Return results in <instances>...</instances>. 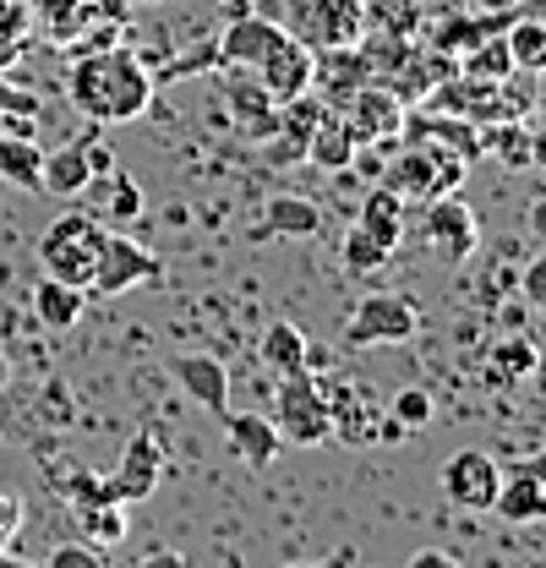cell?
Instances as JSON below:
<instances>
[{
	"label": "cell",
	"mask_w": 546,
	"mask_h": 568,
	"mask_svg": "<svg viewBox=\"0 0 546 568\" xmlns=\"http://www.w3.org/2000/svg\"><path fill=\"white\" fill-rule=\"evenodd\" d=\"M486 372H492L497 383H519V377H530V372H536V345H530V339H508V345L486 351Z\"/></svg>",
	"instance_id": "cell-31"
},
{
	"label": "cell",
	"mask_w": 546,
	"mask_h": 568,
	"mask_svg": "<svg viewBox=\"0 0 546 568\" xmlns=\"http://www.w3.org/2000/svg\"><path fill=\"white\" fill-rule=\"evenodd\" d=\"M17 530H22V497L0 487V547H6V541H17Z\"/></svg>",
	"instance_id": "cell-36"
},
{
	"label": "cell",
	"mask_w": 546,
	"mask_h": 568,
	"mask_svg": "<svg viewBox=\"0 0 546 568\" xmlns=\"http://www.w3.org/2000/svg\"><path fill=\"white\" fill-rule=\"evenodd\" d=\"M284 568H361V552H355V547H334V552L317 558V564H284Z\"/></svg>",
	"instance_id": "cell-39"
},
{
	"label": "cell",
	"mask_w": 546,
	"mask_h": 568,
	"mask_svg": "<svg viewBox=\"0 0 546 568\" xmlns=\"http://www.w3.org/2000/svg\"><path fill=\"white\" fill-rule=\"evenodd\" d=\"M67 99L71 110L93 126H121L136 121L153 104V77L136 61V50H88L67 71Z\"/></svg>",
	"instance_id": "cell-2"
},
{
	"label": "cell",
	"mask_w": 546,
	"mask_h": 568,
	"mask_svg": "<svg viewBox=\"0 0 546 568\" xmlns=\"http://www.w3.org/2000/svg\"><path fill=\"white\" fill-rule=\"evenodd\" d=\"M421 328L415 301L405 295H361L355 312L344 317V351H366V345H405Z\"/></svg>",
	"instance_id": "cell-8"
},
{
	"label": "cell",
	"mask_w": 546,
	"mask_h": 568,
	"mask_svg": "<svg viewBox=\"0 0 546 568\" xmlns=\"http://www.w3.org/2000/svg\"><path fill=\"white\" fill-rule=\"evenodd\" d=\"M71 519H77V530H82L93 547H121V541H127V503H115V497H104V503H77Z\"/></svg>",
	"instance_id": "cell-26"
},
{
	"label": "cell",
	"mask_w": 546,
	"mask_h": 568,
	"mask_svg": "<svg viewBox=\"0 0 546 568\" xmlns=\"http://www.w3.org/2000/svg\"><path fill=\"white\" fill-rule=\"evenodd\" d=\"M213 61L235 71H252L269 88L273 104L312 93V50L273 17H235L219 39H213Z\"/></svg>",
	"instance_id": "cell-1"
},
{
	"label": "cell",
	"mask_w": 546,
	"mask_h": 568,
	"mask_svg": "<svg viewBox=\"0 0 546 568\" xmlns=\"http://www.w3.org/2000/svg\"><path fill=\"white\" fill-rule=\"evenodd\" d=\"M273 432L284 448H317L328 443V388L306 372H290V377H273Z\"/></svg>",
	"instance_id": "cell-3"
},
{
	"label": "cell",
	"mask_w": 546,
	"mask_h": 568,
	"mask_svg": "<svg viewBox=\"0 0 546 568\" xmlns=\"http://www.w3.org/2000/svg\"><path fill=\"white\" fill-rule=\"evenodd\" d=\"M263 230L269 235H290V241H306L323 230V209L312 197H295V192H279L263 203Z\"/></svg>",
	"instance_id": "cell-24"
},
{
	"label": "cell",
	"mask_w": 546,
	"mask_h": 568,
	"mask_svg": "<svg viewBox=\"0 0 546 568\" xmlns=\"http://www.w3.org/2000/svg\"><path fill=\"white\" fill-rule=\"evenodd\" d=\"M508 71H514V61H508V44H503V39H481V50H471V55H465V77L503 82Z\"/></svg>",
	"instance_id": "cell-32"
},
{
	"label": "cell",
	"mask_w": 546,
	"mask_h": 568,
	"mask_svg": "<svg viewBox=\"0 0 546 568\" xmlns=\"http://www.w3.org/2000/svg\"><path fill=\"white\" fill-rule=\"evenodd\" d=\"M405 568H465V564H459L454 552H443V547H421V552H415Z\"/></svg>",
	"instance_id": "cell-37"
},
{
	"label": "cell",
	"mask_w": 546,
	"mask_h": 568,
	"mask_svg": "<svg viewBox=\"0 0 546 568\" xmlns=\"http://www.w3.org/2000/svg\"><path fill=\"white\" fill-rule=\"evenodd\" d=\"M159 280V257L136 241V235H121V230H110L104 235V252H99V268H93V295H127L136 284H153Z\"/></svg>",
	"instance_id": "cell-10"
},
{
	"label": "cell",
	"mask_w": 546,
	"mask_h": 568,
	"mask_svg": "<svg viewBox=\"0 0 546 568\" xmlns=\"http://www.w3.org/2000/svg\"><path fill=\"white\" fill-rule=\"evenodd\" d=\"M284 28L317 55L361 39V0H284Z\"/></svg>",
	"instance_id": "cell-7"
},
{
	"label": "cell",
	"mask_w": 546,
	"mask_h": 568,
	"mask_svg": "<svg viewBox=\"0 0 546 568\" xmlns=\"http://www.w3.org/2000/svg\"><path fill=\"white\" fill-rule=\"evenodd\" d=\"M525 470H530V476L542 481V493H546V448H542V454H530V459H525Z\"/></svg>",
	"instance_id": "cell-45"
},
{
	"label": "cell",
	"mask_w": 546,
	"mask_h": 568,
	"mask_svg": "<svg viewBox=\"0 0 546 568\" xmlns=\"http://www.w3.org/2000/svg\"><path fill=\"white\" fill-rule=\"evenodd\" d=\"M88 192H93V219H99L104 230H110V224H127V219L142 213V186H136V175H127V170L93 175Z\"/></svg>",
	"instance_id": "cell-20"
},
{
	"label": "cell",
	"mask_w": 546,
	"mask_h": 568,
	"mask_svg": "<svg viewBox=\"0 0 546 568\" xmlns=\"http://www.w3.org/2000/svg\"><path fill=\"white\" fill-rule=\"evenodd\" d=\"M22 93H28V88H17V82H11V77L0 71V115H6V110H11V104H17Z\"/></svg>",
	"instance_id": "cell-42"
},
{
	"label": "cell",
	"mask_w": 546,
	"mask_h": 568,
	"mask_svg": "<svg viewBox=\"0 0 546 568\" xmlns=\"http://www.w3.org/2000/svg\"><path fill=\"white\" fill-rule=\"evenodd\" d=\"M28 55V39H0V71H11Z\"/></svg>",
	"instance_id": "cell-41"
},
{
	"label": "cell",
	"mask_w": 546,
	"mask_h": 568,
	"mask_svg": "<svg viewBox=\"0 0 546 568\" xmlns=\"http://www.w3.org/2000/svg\"><path fill=\"white\" fill-rule=\"evenodd\" d=\"M530 164H542V170H546V121L530 132Z\"/></svg>",
	"instance_id": "cell-44"
},
{
	"label": "cell",
	"mask_w": 546,
	"mask_h": 568,
	"mask_svg": "<svg viewBox=\"0 0 546 568\" xmlns=\"http://www.w3.org/2000/svg\"><path fill=\"white\" fill-rule=\"evenodd\" d=\"M127 568H192V558H186V552L159 547V552H148V558H136V564H127Z\"/></svg>",
	"instance_id": "cell-38"
},
{
	"label": "cell",
	"mask_w": 546,
	"mask_h": 568,
	"mask_svg": "<svg viewBox=\"0 0 546 568\" xmlns=\"http://www.w3.org/2000/svg\"><path fill=\"white\" fill-rule=\"evenodd\" d=\"M497 481H503V465L481 448H459L443 470H437V487L454 508L465 514H492V497H497Z\"/></svg>",
	"instance_id": "cell-11"
},
{
	"label": "cell",
	"mask_w": 546,
	"mask_h": 568,
	"mask_svg": "<svg viewBox=\"0 0 546 568\" xmlns=\"http://www.w3.org/2000/svg\"><path fill=\"white\" fill-rule=\"evenodd\" d=\"M459 181H465V159H454L432 142H410L383 164V186L400 192L405 203H432L443 192H459Z\"/></svg>",
	"instance_id": "cell-5"
},
{
	"label": "cell",
	"mask_w": 546,
	"mask_h": 568,
	"mask_svg": "<svg viewBox=\"0 0 546 568\" xmlns=\"http://www.w3.org/2000/svg\"><path fill=\"white\" fill-rule=\"evenodd\" d=\"M372 82V67L361 55V44H340V50H317L312 55V88L328 110H344L361 88Z\"/></svg>",
	"instance_id": "cell-12"
},
{
	"label": "cell",
	"mask_w": 546,
	"mask_h": 568,
	"mask_svg": "<svg viewBox=\"0 0 546 568\" xmlns=\"http://www.w3.org/2000/svg\"><path fill=\"white\" fill-rule=\"evenodd\" d=\"M82 312H88V290L50 280V274L33 284V317H39L50 334H67V328H77V323H82Z\"/></svg>",
	"instance_id": "cell-21"
},
{
	"label": "cell",
	"mask_w": 546,
	"mask_h": 568,
	"mask_svg": "<svg viewBox=\"0 0 546 568\" xmlns=\"http://www.w3.org/2000/svg\"><path fill=\"white\" fill-rule=\"evenodd\" d=\"M104 235H110V230H104L93 213L55 219V224L39 235V263H44V274L88 290V284H93V268H99V252H104Z\"/></svg>",
	"instance_id": "cell-4"
},
{
	"label": "cell",
	"mask_w": 546,
	"mask_h": 568,
	"mask_svg": "<svg viewBox=\"0 0 546 568\" xmlns=\"http://www.w3.org/2000/svg\"><path fill=\"white\" fill-rule=\"evenodd\" d=\"M39 170H44L39 138H6V132H0V181H6V186L39 192Z\"/></svg>",
	"instance_id": "cell-27"
},
{
	"label": "cell",
	"mask_w": 546,
	"mask_h": 568,
	"mask_svg": "<svg viewBox=\"0 0 546 568\" xmlns=\"http://www.w3.org/2000/svg\"><path fill=\"white\" fill-rule=\"evenodd\" d=\"M257 361L269 377H290V372H306L312 366V345L295 323H269L263 339H257Z\"/></svg>",
	"instance_id": "cell-23"
},
{
	"label": "cell",
	"mask_w": 546,
	"mask_h": 568,
	"mask_svg": "<svg viewBox=\"0 0 546 568\" xmlns=\"http://www.w3.org/2000/svg\"><path fill=\"white\" fill-rule=\"evenodd\" d=\"M525 230H530V235L546 246V197H536V203L525 209Z\"/></svg>",
	"instance_id": "cell-40"
},
{
	"label": "cell",
	"mask_w": 546,
	"mask_h": 568,
	"mask_svg": "<svg viewBox=\"0 0 546 568\" xmlns=\"http://www.w3.org/2000/svg\"><path fill=\"white\" fill-rule=\"evenodd\" d=\"M421 235H426V246H432L443 263H471V257H476V246H481L476 213H471L465 197H454V192H443V197H432V203H426Z\"/></svg>",
	"instance_id": "cell-9"
},
{
	"label": "cell",
	"mask_w": 546,
	"mask_h": 568,
	"mask_svg": "<svg viewBox=\"0 0 546 568\" xmlns=\"http://www.w3.org/2000/svg\"><path fill=\"white\" fill-rule=\"evenodd\" d=\"M175 383H181V394H192L213 416L230 410V366H224L219 355H208V351L181 355V361H175Z\"/></svg>",
	"instance_id": "cell-16"
},
{
	"label": "cell",
	"mask_w": 546,
	"mask_h": 568,
	"mask_svg": "<svg viewBox=\"0 0 546 568\" xmlns=\"http://www.w3.org/2000/svg\"><path fill=\"white\" fill-rule=\"evenodd\" d=\"M93 138H99V126L88 121V132H77L71 142L50 148L44 153V170H39V192H50V197H82L88 181H93V164H88V142Z\"/></svg>",
	"instance_id": "cell-15"
},
{
	"label": "cell",
	"mask_w": 546,
	"mask_h": 568,
	"mask_svg": "<svg viewBox=\"0 0 546 568\" xmlns=\"http://www.w3.org/2000/svg\"><path fill=\"white\" fill-rule=\"evenodd\" d=\"M388 416L405 426V432L426 426V422H432V394H426V388H400V394L388 399Z\"/></svg>",
	"instance_id": "cell-33"
},
{
	"label": "cell",
	"mask_w": 546,
	"mask_h": 568,
	"mask_svg": "<svg viewBox=\"0 0 546 568\" xmlns=\"http://www.w3.org/2000/svg\"><path fill=\"white\" fill-rule=\"evenodd\" d=\"M44 568H110V558H104V547H93V541H61V547L44 558Z\"/></svg>",
	"instance_id": "cell-34"
},
{
	"label": "cell",
	"mask_w": 546,
	"mask_h": 568,
	"mask_svg": "<svg viewBox=\"0 0 546 568\" xmlns=\"http://www.w3.org/2000/svg\"><path fill=\"white\" fill-rule=\"evenodd\" d=\"M519 290H525V301L536 306L546 317V252H536L530 263H525V274H519Z\"/></svg>",
	"instance_id": "cell-35"
},
{
	"label": "cell",
	"mask_w": 546,
	"mask_h": 568,
	"mask_svg": "<svg viewBox=\"0 0 546 568\" xmlns=\"http://www.w3.org/2000/svg\"><path fill=\"white\" fill-rule=\"evenodd\" d=\"M159 481H164V448H159L153 432H136L132 443L121 448V465H115L110 487L132 508V503H148V497L159 493Z\"/></svg>",
	"instance_id": "cell-13"
},
{
	"label": "cell",
	"mask_w": 546,
	"mask_h": 568,
	"mask_svg": "<svg viewBox=\"0 0 546 568\" xmlns=\"http://www.w3.org/2000/svg\"><path fill=\"white\" fill-rule=\"evenodd\" d=\"M6 383H11V361H6V351H0V394H6Z\"/></svg>",
	"instance_id": "cell-47"
},
{
	"label": "cell",
	"mask_w": 546,
	"mask_h": 568,
	"mask_svg": "<svg viewBox=\"0 0 546 568\" xmlns=\"http://www.w3.org/2000/svg\"><path fill=\"white\" fill-rule=\"evenodd\" d=\"M132 6H164V0H132Z\"/></svg>",
	"instance_id": "cell-49"
},
{
	"label": "cell",
	"mask_w": 546,
	"mask_h": 568,
	"mask_svg": "<svg viewBox=\"0 0 546 568\" xmlns=\"http://www.w3.org/2000/svg\"><path fill=\"white\" fill-rule=\"evenodd\" d=\"M0 568H44V564H33V558H17V552H6V547H0Z\"/></svg>",
	"instance_id": "cell-46"
},
{
	"label": "cell",
	"mask_w": 546,
	"mask_h": 568,
	"mask_svg": "<svg viewBox=\"0 0 546 568\" xmlns=\"http://www.w3.org/2000/svg\"><path fill=\"white\" fill-rule=\"evenodd\" d=\"M224 99H230V115H235V126L246 132L252 142H269L273 138V121H279V104L269 99V88L246 71V82H230L224 88Z\"/></svg>",
	"instance_id": "cell-18"
},
{
	"label": "cell",
	"mask_w": 546,
	"mask_h": 568,
	"mask_svg": "<svg viewBox=\"0 0 546 568\" xmlns=\"http://www.w3.org/2000/svg\"><path fill=\"white\" fill-rule=\"evenodd\" d=\"M471 6H481V11H497V6H514V0H471Z\"/></svg>",
	"instance_id": "cell-48"
},
{
	"label": "cell",
	"mask_w": 546,
	"mask_h": 568,
	"mask_svg": "<svg viewBox=\"0 0 546 568\" xmlns=\"http://www.w3.org/2000/svg\"><path fill=\"white\" fill-rule=\"evenodd\" d=\"M405 426L388 416V405H377L366 388H328V443L344 448H366V443H400Z\"/></svg>",
	"instance_id": "cell-6"
},
{
	"label": "cell",
	"mask_w": 546,
	"mask_h": 568,
	"mask_svg": "<svg viewBox=\"0 0 546 568\" xmlns=\"http://www.w3.org/2000/svg\"><path fill=\"white\" fill-rule=\"evenodd\" d=\"M28 11L50 28V39H61V44H71L93 17H99V0H28Z\"/></svg>",
	"instance_id": "cell-28"
},
{
	"label": "cell",
	"mask_w": 546,
	"mask_h": 568,
	"mask_svg": "<svg viewBox=\"0 0 546 568\" xmlns=\"http://www.w3.org/2000/svg\"><path fill=\"white\" fill-rule=\"evenodd\" d=\"M340 115H344V126H350V138H355V148H366V142H377V138H394V132L405 126L400 93H388L383 82H366Z\"/></svg>",
	"instance_id": "cell-14"
},
{
	"label": "cell",
	"mask_w": 546,
	"mask_h": 568,
	"mask_svg": "<svg viewBox=\"0 0 546 568\" xmlns=\"http://www.w3.org/2000/svg\"><path fill=\"white\" fill-rule=\"evenodd\" d=\"M340 257H344V268H350V274L372 280V274H383V268H388V257H394V252H388L383 241H372L361 224H350V230H344V241H340Z\"/></svg>",
	"instance_id": "cell-30"
},
{
	"label": "cell",
	"mask_w": 546,
	"mask_h": 568,
	"mask_svg": "<svg viewBox=\"0 0 546 568\" xmlns=\"http://www.w3.org/2000/svg\"><path fill=\"white\" fill-rule=\"evenodd\" d=\"M492 514L497 519H508V525H536V519H546V493L542 481L519 465L514 476H503L497 481V497H492Z\"/></svg>",
	"instance_id": "cell-22"
},
{
	"label": "cell",
	"mask_w": 546,
	"mask_h": 568,
	"mask_svg": "<svg viewBox=\"0 0 546 568\" xmlns=\"http://www.w3.org/2000/svg\"><path fill=\"white\" fill-rule=\"evenodd\" d=\"M405 213H410V203L400 197V192H388L383 181L361 197V213H355V224L372 235V241H383L388 252H400V241H405Z\"/></svg>",
	"instance_id": "cell-19"
},
{
	"label": "cell",
	"mask_w": 546,
	"mask_h": 568,
	"mask_svg": "<svg viewBox=\"0 0 546 568\" xmlns=\"http://www.w3.org/2000/svg\"><path fill=\"white\" fill-rule=\"evenodd\" d=\"M503 44H508V61H514V71H546V22H536V17H519L508 33H503Z\"/></svg>",
	"instance_id": "cell-29"
},
{
	"label": "cell",
	"mask_w": 546,
	"mask_h": 568,
	"mask_svg": "<svg viewBox=\"0 0 546 568\" xmlns=\"http://www.w3.org/2000/svg\"><path fill=\"white\" fill-rule=\"evenodd\" d=\"M530 110L546 121V71H536V82H530Z\"/></svg>",
	"instance_id": "cell-43"
},
{
	"label": "cell",
	"mask_w": 546,
	"mask_h": 568,
	"mask_svg": "<svg viewBox=\"0 0 546 568\" xmlns=\"http://www.w3.org/2000/svg\"><path fill=\"white\" fill-rule=\"evenodd\" d=\"M224 432H230V443H235V454L252 465V470H269L273 459H279V432H273L269 416H257V410H224Z\"/></svg>",
	"instance_id": "cell-17"
},
{
	"label": "cell",
	"mask_w": 546,
	"mask_h": 568,
	"mask_svg": "<svg viewBox=\"0 0 546 568\" xmlns=\"http://www.w3.org/2000/svg\"><path fill=\"white\" fill-rule=\"evenodd\" d=\"M355 138H350V126H344L340 110H328L317 126H312V142H306V159L312 164H323V170H350L355 164Z\"/></svg>",
	"instance_id": "cell-25"
}]
</instances>
